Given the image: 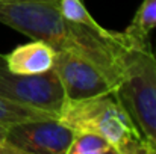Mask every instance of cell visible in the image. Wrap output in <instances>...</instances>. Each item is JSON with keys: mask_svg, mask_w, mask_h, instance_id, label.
Segmentation results:
<instances>
[{"mask_svg": "<svg viewBox=\"0 0 156 154\" xmlns=\"http://www.w3.org/2000/svg\"><path fill=\"white\" fill-rule=\"evenodd\" d=\"M53 70L61 80L65 100L77 101L114 94L111 80L93 62L79 54L56 51Z\"/></svg>", "mask_w": 156, "mask_h": 154, "instance_id": "5", "label": "cell"}, {"mask_svg": "<svg viewBox=\"0 0 156 154\" xmlns=\"http://www.w3.org/2000/svg\"><path fill=\"white\" fill-rule=\"evenodd\" d=\"M118 71L112 97L132 118L152 154H156V56L150 38L129 35L120 53Z\"/></svg>", "mask_w": 156, "mask_h": 154, "instance_id": "2", "label": "cell"}, {"mask_svg": "<svg viewBox=\"0 0 156 154\" xmlns=\"http://www.w3.org/2000/svg\"><path fill=\"white\" fill-rule=\"evenodd\" d=\"M56 50L41 39L17 46L14 50L3 54V60L9 71L15 74H41L50 71L55 63Z\"/></svg>", "mask_w": 156, "mask_h": 154, "instance_id": "7", "label": "cell"}, {"mask_svg": "<svg viewBox=\"0 0 156 154\" xmlns=\"http://www.w3.org/2000/svg\"><path fill=\"white\" fill-rule=\"evenodd\" d=\"M32 119H58V115L47 110L17 104L9 101L3 97H0V124L2 125H12L23 121H32Z\"/></svg>", "mask_w": 156, "mask_h": 154, "instance_id": "8", "label": "cell"}, {"mask_svg": "<svg viewBox=\"0 0 156 154\" xmlns=\"http://www.w3.org/2000/svg\"><path fill=\"white\" fill-rule=\"evenodd\" d=\"M156 29V0H143L135 12L132 23L126 32L136 38H150V32Z\"/></svg>", "mask_w": 156, "mask_h": 154, "instance_id": "9", "label": "cell"}, {"mask_svg": "<svg viewBox=\"0 0 156 154\" xmlns=\"http://www.w3.org/2000/svg\"><path fill=\"white\" fill-rule=\"evenodd\" d=\"M73 136L58 119H32L9 125L5 139L20 154H67Z\"/></svg>", "mask_w": 156, "mask_h": 154, "instance_id": "6", "label": "cell"}, {"mask_svg": "<svg viewBox=\"0 0 156 154\" xmlns=\"http://www.w3.org/2000/svg\"><path fill=\"white\" fill-rule=\"evenodd\" d=\"M114 153V147L102 136L88 132L74 133L73 142L67 154H109Z\"/></svg>", "mask_w": 156, "mask_h": 154, "instance_id": "10", "label": "cell"}, {"mask_svg": "<svg viewBox=\"0 0 156 154\" xmlns=\"http://www.w3.org/2000/svg\"><path fill=\"white\" fill-rule=\"evenodd\" d=\"M58 2H59L61 14L68 21L79 23V24H83V26H88V27H93V29L103 27L94 20V17L85 8L82 0H58Z\"/></svg>", "mask_w": 156, "mask_h": 154, "instance_id": "11", "label": "cell"}, {"mask_svg": "<svg viewBox=\"0 0 156 154\" xmlns=\"http://www.w3.org/2000/svg\"><path fill=\"white\" fill-rule=\"evenodd\" d=\"M0 154H20V153L6 139H0Z\"/></svg>", "mask_w": 156, "mask_h": 154, "instance_id": "12", "label": "cell"}, {"mask_svg": "<svg viewBox=\"0 0 156 154\" xmlns=\"http://www.w3.org/2000/svg\"><path fill=\"white\" fill-rule=\"evenodd\" d=\"M6 130H8V127L0 124V139H5V136H6Z\"/></svg>", "mask_w": 156, "mask_h": 154, "instance_id": "13", "label": "cell"}, {"mask_svg": "<svg viewBox=\"0 0 156 154\" xmlns=\"http://www.w3.org/2000/svg\"><path fill=\"white\" fill-rule=\"evenodd\" d=\"M0 23L32 39H41L56 51H70L93 62L115 89L120 53L129 35L109 29H93L68 21L58 0H0Z\"/></svg>", "mask_w": 156, "mask_h": 154, "instance_id": "1", "label": "cell"}, {"mask_svg": "<svg viewBox=\"0 0 156 154\" xmlns=\"http://www.w3.org/2000/svg\"><path fill=\"white\" fill-rule=\"evenodd\" d=\"M58 121L74 133L88 132L105 138L115 154H152L141 132L112 95L88 100H65Z\"/></svg>", "mask_w": 156, "mask_h": 154, "instance_id": "3", "label": "cell"}, {"mask_svg": "<svg viewBox=\"0 0 156 154\" xmlns=\"http://www.w3.org/2000/svg\"><path fill=\"white\" fill-rule=\"evenodd\" d=\"M0 97L55 115L65 101L61 80L53 68L41 74H15L8 70L3 54H0Z\"/></svg>", "mask_w": 156, "mask_h": 154, "instance_id": "4", "label": "cell"}]
</instances>
